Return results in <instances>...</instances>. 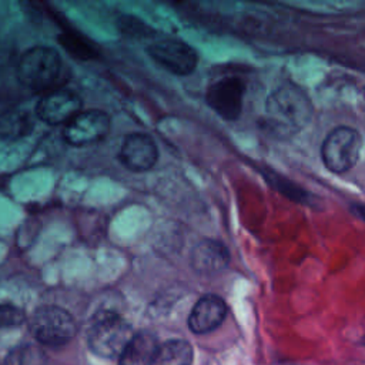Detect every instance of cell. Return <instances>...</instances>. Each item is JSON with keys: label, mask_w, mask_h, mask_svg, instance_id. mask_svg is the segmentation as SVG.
Wrapping results in <instances>:
<instances>
[{"label": "cell", "mask_w": 365, "mask_h": 365, "mask_svg": "<svg viewBox=\"0 0 365 365\" xmlns=\"http://www.w3.org/2000/svg\"><path fill=\"white\" fill-rule=\"evenodd\" d=\"M110 131V117L101 110L77 113L63 130L64 140L71 145H87L101 141Z\"/></svg>", "instance_id": "cell-8"}, {"label": "cell", "mask_w": 365, "mask_h": 365, "mask_svg": "<svg viewBox=\"0 0 365 365\" xmlns=\"http://www.w3.org/2000/svg\"><path fill=\"white\" fill-rule=\"evenodd\" d=\"M6 365H47V356L36 345H20L9 352Z\"/></svg>", "instance_id": "cell-16"}, {"label": "cell", "mask_w": 365, "mask_h": 365, "mask_svg": "<svg viewBox=\"0 0 365 365\" xmlns=\"http://www.w3.org/2000/svg\"><path fill=\"white\" fill-rule=\"evenodd\" d=\"M24 311L11 304H0V328H14L24 322Z\"/></svg>", "instance_id": "cell-17"}, {"label": "cell", "mask_w": 365, "mask_h": 365, "mask_svg": "<svg viewBox=\"0 0 365 365\" xmlns=\"http://www.w3.org/2000/svg\"><path fill=\"white\" fill-rule=\"evenodd\" d=\"M133 327L114 311H100L88 329V349L98 358L117 359L133 338Z\"/></svg>", "instance_id": "cell-2"}, {"label": "cell", "mask_w": 365, "mask_h": 365, "mask_svg": "<svg viewBox=\"0 0 365 365\" xmlns=\"http://www.w3.org/2000/svg\"><path fill=\"white\" fill-rule=\"evenodd\" d=\"M230 262L227 247L217 240H202L191 251V267L200 274H215Z\"/></svg>", "instance_id": "cell-12"}, {"label": "cell", "mask_w": 365, "mask_h": 365, "mask_svg": "<svg viewBox=\"0 0 365 365\" xmlns=\"http://www.w3.org/2000/svg\"><path fill=\"white\" fill-rule=\"evenodd\" d=\"M61 70L60 54L46 46H36L27 50L19 60V80L34 91L50 88Z\"/></svg>", "instance_id": "cell-4"}, {"label": "cell", "mask_w": 365, "mask_h": 365, "mask_svg": "<svg viewBox=\"0 0 365 365\" xmlns=\"http://www.w3.org/2000/svg\"><path fill=\"white\" fill-rule=\"evenodd\" d=\"M227 315V305L218 295H204L192 307L188 317V328L197 335L208 334L218 328Z\"/></svg>", "instance_id": "cell-11"}, {"label": "cell", "mask_w": 365, "mask_h": 365, "mask_svg": "<svg viewBox=\"0 0 365 365\" xmlns=\"http://www.w3.org/2000/svg\"><path fill=\"white\" fill-rule=\"evenodd\" d=\"M361 134L351 127H336L324 140L321 155L325 167L332 173H345L352 168L361 154Z\"/></svg>", "instance_id": "cell-5"}, {"label": "cell", "mask_w": 365, "mask_h": 365, "mask_svg": "<svg viewBox=\"0 0 365 365\" xmlns=\"http://www.w3.org/2000/svg\"><path fill=\"white\" fill-rule=\"evenodd\" d=\"M245 84L238 77H222L205 91L207 104L224 120H237L242 110Z\"/></svg>", "instance_id": "cell-7"}, {"label": "cell", "mask_w": 365, "mask_h": 365, "mask_svg": "<svg viewBox=\"0 0 365 365\" xmlns=\"http://www.w3.org/2000/svg\"><path fill=\"white\" fill-rule=\"evenodd\" d=\"M120 161L131 171H147L158 158V150L154 140L144 133L128 134L120 148Z\"/></svg>", "instance_id": "cell-10"}, {"label": "cell", "mask_w": 365, "mask_h": 365, "mask_svg": "<svg viewBox=\"0 0 365 365\" xmlns=\"http://www.w3.org/2000/svg\"><path fill=\"white\" fill-rule=\"evenodd\" d=\"M157 346V338L151 332H134L133 338L117 358L118 365H150Z\"/></svg>", "instance_id": "cell-13"}, {"label": "cell", "mask_w": 365, "mask_h": 365, "mask_svg": "<svg viewBox=\"0 0 365 365\" xmlns=\"http://www.w3.org/2000/svg\"><path fill=\"white\" fill-rule=\"evenodd\" d=\"M148 56L161 67L177 76L191 74L198 63L197 51L187 43L175 38H165L147 47Z\"/></svg>", "instance_id": "cell-6"}, {"label": "cell", "mask_w": 365, "mask_h": 365, "mask_svg": "<svg viewBox=\"0 0 365 365\" xmlns=\"http://www.w3.org/2000/svg\"><path fill=\"white\" fill-rule=\"evenodd\" d=\"M81 110V98L71 90L60 88L46 93L36 106V114L47 124H67Z\"/></svg>", "instance_id": "cell-9"}, {"label": "cell", "mask_w": 365, "mask_h": 365, "mask_svg": "<svg viewBox=\"0 0 365 365\" xmlns=\"http://www.w3.org/2000/svg\"><path fill=\"white\" fill-rule=\"evenodd\" d=\"M33 128L31 117L27 111L13 108L0 115V138L17 140L27 135Z\"/></svg>", "instance_id": "cell-15"}, {"label": "cell", "mask_w": 365, "mask_h": 365, "mask_svg": "<svg viewBox=\"0 0 365 365\" xmlns=\"http://www.w3.org/2000/svg\"><path fill=\"white\" fill-rule=\"evenodd\" d=\"M29 328L36 341L53 348L68 344L77 332L73 315L56 305L37 308L29 321Z\"/></svg>", "instance_id": "cell-3"}, {"label": "cell", "mask_w": 365, "mask_h": 365, "mask_svg": "<svg viewBox=\"0 0 365 365\" xmlns=\"http://www.w3.org/2000/svg\"><path fill=\"white\" fill-rule=\"evenodd\" d=\"M192 346L184 339H170L158 344L150 365H191Z\"/></svg>", "instance_id": "cell-14"}, {"label": "cell", "mask_w": 365, "mask_h": 365, "mask_svg": "<svg viewBox=\"0 0 365 365\" xmlns=\"http://www.w3.org/2000/svg\"><path fill=\"white\" fill-rule=\"evenodd\" d=\"M312 104L298 86L285 83L275 88L265 103V128L277 137H291L307 125Z\"/></svg>", "instance_id": "cell-1"}]
</instances>
